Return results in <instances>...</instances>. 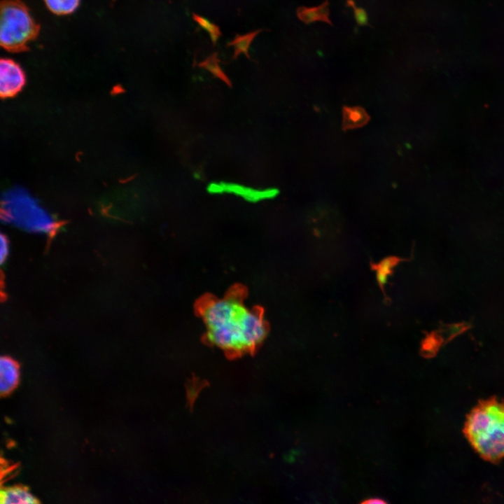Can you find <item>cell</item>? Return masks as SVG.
<instances>
[{
    "instance_id": "12",
    "label": "cell",
    "mask_w": 504,
    "mask_h": 504,
    "mask_svg": "<svg viewBox=\"0 0 504 504\" xmlns=\"http://www.w3.org/2000/svg\"><path fill=\"white\" fill-rule=\"evenodd\" d=\"M398 262L397 258L389 257L382 260L378 265L373 266L380 286L383 287L386 284L388 276L391 274L392 269L397 265Z\"/></svg>"
},
{
    "instance_id": "3",
    "label": "cell",
    "mask_w": 504,
    "mask_h": 504,
    "mask_svg": "<svg viewBox=\"0 0 504 504\" xmlns=\"http://www.w3.org/2000/svg\"><path fill=\"white\" fill-rule=\"evenodd\" d=\"M1 218L6 224L31 233L48 234L57 227L52 215L27 190L19 187L3 194Z\"/></svg>"
},
{
    "instance_id": "8",
    "label": "cell",
    "mask_w": 504,
    "mask_h": 504,
    "mask_svg": "<svg viewBox=\"0 0 504 504\" xmlns=\"http://www.w3.org/2000/svg\"><path fill=\"white\" fill-rule=\"evenodd\" d=\"M0 502L1 504H34L39 500L31 493L27 487L17 485L2 488Z\"/></svg>"
},
{
    "instance_id": "11",
    "label": "cell",
    "mask_w": 504,
    "mask_h": 504,
    "mask_svg": "<svg viewBox=\"0 0 504 504\" xmlns=\"http://www.w3.org/2000/svg\"><path fill=\"white\" fill-rule=\"evenodd\" d=\"M47 8L56 15H67L76 10L80 0H44Z\"/></svg>"
},
{
    "instance_id": "5",
    "label": "cell",
    "mask_w": 504,
    "mask_h": 504,
    "mask_svg": "<svg viewBox=\"0 0 504 504\" xmlns=\"http://www.w3.org/2000/svg\"><path fill=\"white\" fill-rule=\"evenodd\" d=\"M25 75L22 68L10 59L0 61V94L8 98L17 94L25 84Z\"/></svg>"
},
{
    "instance_id": "6",
    "label": "cell",
    "mask_w": 504,
    "mask_h": 504,
    "mask_svg": "<svg viewBox=\"0 0 504 504\" xmlns=\"http://www.w3.org/2000/svg\"><path fill=\"white\" fill-rule=\"evenodd\" d=\"M207 190L211 193H234L237 195L242 197L247 201L253 202H258L265 199L272 198L279 193V191L274 188L259 190L245 187L241 185L240 186L238 184L225 182L218 183H213L208 186Z\"/></svg>"
},
{
    "instance_id": "7",
    "label": "cell",
    "mask_w": 504,
    "mask_h": 504,
    "mask_svg": "<svg viewBox=\"0 0 504 504\" xmlns=\"http://www.w3.org/2000/svg\"><path fill=\"white\" fill-rule=\"evenodd\" d=\"M20 379V368L18 363L8 356L0 360V392L1 396L11 393L18 386Z\"/></svg>"
},
{
    "instance_id": "2",
    "label": "cell",
    "mask_w": 504,
    "mask_h": 504,
    "mask_svg": "<svg viewBox=\"0 0 504 504\" xmlns=\"http://www.w3.org/2000/svg\"><path fill=\"white\" fill-rule=\"evenodd\" d=\"M464 433L477 454L495 462L504 458V400L482 401L468 415Z\"/></svg>"
},
{
    "instance_id": "1",
    "label": "cell",
    "mask_w": 504,
    "mask_h": 504,
    "mask_svg": "<svg viewBox=\"0 0 504 504\" xmlns=\"http://www.w3.org/2000/svg\"><path fill=\"white\" fill-rule=\"evenodd\" d=\"M197 312L207 342L229 355L252 352L267 334L262 312L248 306L241 291H232L222 298H204Z\"/></svg>"
},
{
    "instance_id": "13",
    "label": "cell",
    "mask_w": 504,
    "mask_h": 504,
    "mask_svg": "<svg viewBox=\"0 0 504 504\" xmlns=\"http://www.w3.org/2000/svg\"><path fill=\"white\" fill-rule=\"evenodd\" d=\"M346 4L354 9L355 20L358 25H370L368 14L363 8L357 7L353 0H346Z\"/></svg>"
},
{
    "instance_id": "10",
    "label": "cell",
    "mask_w": 504,
    "mask_h": 504,
    "mask_svg": "<svg viewBox=\"0 0 504 504\" xmlns=\"http://www.w3.org/2000/svg\"><path fill=\"white\" fill-rule=\"evenodd\" d=\"M343 127L353 129L364 125L368 120L369 116L365 111L360 107L344 108Z\"/></svg>"
},
{
    "instance_id": "15",
    "label": "cell",
    "mask_w": 504,
    "mask_h": 504,
    "mask_svg": "<svg viewBox=\"0 0 504 504\" xmlns=\"http://www.w3.org/2000/svg\"><path fill=\"white\" fill-rule=\"evenodd\" d=\"M387 502L380 498H371L361 502L363 504H386Z\"/></svg>"
},
{
    "instance_id": "9",
    "label": "cell",
    "mask_w": 504,
    "mask_h": 504,
    "mask_svg": "<svg viewBox=\"0 0 504 504\" xmlns=\"http://www.w3.org/2000/svg\"><path fill=\"white\" fill-rule=\"evenodd\" d=\"M329 15L330 10L328 1L316 7L307 8L302 6L298 9V18L306 24L316 21L331 24Z\"/></svg>"
},
{
    "instance_id": "4",
    "label": "cell",
    "mask_w": 504,
    "mask_h": 504,
    "mask_svg": "<svg viewBox=\"0 0 504 504\" xmlns=\"http://www.w3.org/2000/svg\"><path fill=\"white\" fill-rule=\"evenodd\" d=\"M39 27L19 0H4L0 10V43L10 52H22L38 34Z\"/></svg>"
},
{
    "instance_id": "14",
    "label": "cell",
    "mask_w": 504,
    "mask_h": 504,
    "mask_svg": "<svg viewBox=\"0 0 504 504\" xmlns=\"http://www.w3.org/2000/svg\"><path fill=\"white\" fill-rule=\"evenodd\" d=\"M0 245V259L1 262L3 263L6 260L10 251L8 240L7 237L3 234H1Z\"/></svg>"
}]
</instances>
